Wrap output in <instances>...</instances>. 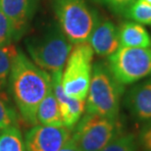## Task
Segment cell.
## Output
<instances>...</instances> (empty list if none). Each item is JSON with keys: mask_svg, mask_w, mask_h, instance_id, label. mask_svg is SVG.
<instances>
[{"mask_svg": "<svg viewBox=\"0 0 151 151\" xmlns=\"http://www.w3.org/2000/svg\"><path fill=\"white\" fill-rule=\"evenodd\" d=\"M51 86L50 75L18 51L9 76V87L21 116L29 125H37L38 106Z\"/></svg>", "mask_w": 151, "mask_h": 151, "instance_id": "cell-1", "label": "cell"}, {"mask_svg": "<svg viewBox=\"0 0 151 151\" xmlns=\"http://www.w3.org/2000/svg\"><path fill=\"white\" fill-rule=\"evenodd\" d=\"M123 91V84L114 78L108 65L95 63L86 96V113L117 120Z\"/></svg>", "mask_w": 151, "mask_h": 151, "instance_id": "cell-2", "label": "cell"}, {"mask_svg": "<svg viewBox=\"0 0 151 151\" xmlns=\"http://www.w3.org/2000/svg\"><path fill=\"white\" fill-rule=\"evenodd\" d=\"M32 62L47 73L63 72L73 46L61 29H51L26 42Z\"/></svg>", "mask_w": 151, "mask_h": 151, "instance_id": "cell-3", "label": "cell"}, {"mask_svg": "<svg viewBox=\"0 0 151 151\" xmlns=\"http://www.w3.org/2000/svg\"><path fill=\"white\" fill-rule=\"evenodd\" d=\"M54 10L60 29L72 43L88 41L98 19L83 0H55Z\"/></svg>", "mask_w": 151, "mask_h": 151, "instance_id": "cell-4", "label": "cell"}, {"mask_svg": "<svg viewBox=\"0 0 151 151\" xmlns=\"http://www.w3.org/2000/svg\"><path fill=\"white\" fill-rule=\"evenodd\" d=\"M73 129L71 139L81 151H101L120 134V124L117 120L86 113Z\"/></svg>", "mask_w": 151, "mask_h": 151, "instance_id": "cell-5", "label": "cell"}, {"mask_svg": "<svg viewBox=\"0 0 151 151\" xmlns=\"http://www.w3.org/2000/svg\"><path fill=\"white\" fill-rule=\"evenodd\" d=\"M93 53L87 41L76 44L72 49L62 73V86L67 95L86 100L91 80Z\"/></svg>", "mask_w": 151, "mask_h": 151, "instance_id": "cell-6", "label": "cell"}, {"mask_svg": "<svg viewBox=\"0 0 151 151\" xmlns=\"http://www.w3.org/2000/svg\"><path fill=\"white\" fill-rule=\"evenodd\" d=\"M108 67L123 86L134 83L151 75V47L120 46L108 57Z\"/></svg>", "mask_w": 151, "mask_h": 151, "instance_id": "cell-7", "label": "cell"}, {"mask_svg": "<svg viewBox=\"0 0 151 151\" xmlns=\"http://www.w3.org/2000/svg\"><path fill=\"white\" fill-rule=\"evenodd\" d=\"M71 135V129L65 126L35 125L26 134V151H59Z\"/></svg>", "mask_w": 151, "mask_h": 151, "instance_id": "cell-8", "label": "cell"}, {"mask_svg": "<svg viewBox=\"0 0 151 151\" xmlns=\"http://www.w3.org/2000/svg\"><path fill=\"white\" fill-rule=\"evenodd\" d=\"M62 73L63 72H58L50 75L51 84L59 104L63 126L72 131L84 112L86 101L71 97L66 94L62 86Z\"/></svg>", "mask_w": 151, "mask_h": 151, "instance_id": "cell-9", "label": "cell"}, {"mask_svg": "<svg viewBox=\"0 0 151 151\" xmlns=\"http://www.w3.org/2000/svg\"><path fill=\"white\" fill-rule=\"evenodd\" d=\"M37 0H0V9L11 22L14 38L26 31L37 7Z\"/></svg>", "mask_w": 151, "mask_h": 151, "instance_id": "cell-10", "label": "cell"}, {"mask_svg": "<svg viewBox=\"0 0 151 151\" xmlns=\"http://www.w3.org/2000/svg\"><path fill=\"white\" fill-rule=\"evenodd\" d=\"M88 41L97 55L109 57L120 47L119 29L110 21L98 23L90 35Z\"/></svg>", "mask_w": 151, "mask_h": 151, "instance_id": "cell-11", "label": "cell"}, {"mask_svg": "<svg viewBox=\"0 0 151 151\" xmlns=\"http://www.w3.org/2000/svg\"><path fill=\"white\" fill-rule=\"evenodd\" d=\"M129 109L139 120H151V81L134 87L127 99Z\"/></svg>", "mask_w": 151, "mask_h": 151, "instance_id": "cell-12", "label": "cell"}, {"mask_svg": "<svg viewBox=\"0 0 151 151\" xmlns=\"http://www.w3.org/2000/svg\"><path fill=\"white\" fill-rule=\"evenodd\" d=\"M120 46L151 47V37L144 27L139 23L127 22L119 29Z\"/></svg>", "mask_w": 151, "mask_h": 151, "instance_id": "cell-13", "label": "cell"}, {"mask_svg": "<svg viewBox=\"0 0 151 151\" xmlns=\"http://www.w3.org/2000/svg\"><path fill=\"white\" fill-rule=\"evenodd\" d=\"M37 119L41 125L63 126L59 104L53 92L52 86L39 104L37 113Z\"/></svg>", "mask_w": 151, "mask_h": 151, "instance_id": "cell-14", "label": "cell"}, {"mask_svg": "<svg viewBox=\"0 0 151 151\" xmlns=\"http://www.w3.org/2000/svg\"><path fill=\"white\" fill-rule=\"evenodd\" d=\"M18 54L17 48L12 44L0 46V96L6 99L5 89L9 81L14 59Z\"/></svg>", "mask_w": 151, "mask_h": 151, "instance_id": "cell-15", "label": "cell"}, {"mask_svg": "<svg viewBox=\"0 0 151 151\" xmlns=\"http://www.w3.org/2000/svg\"><path fill=\"white\" fill-rule=\"evenodd\" d=\"M0 151H26L22 132L17 125L0 131Z\"/></svg>", "mask_w": 151, "mask_h": 151, "instance_id": "cell-16", "label": "cell"}, {"mask_svg": "<svg viewBox=\"0 0 151 151\" xmlns=\"http://www.w3.org/2000/svg\"><path fill=\"white\" fill-rule=\"evenodd\" d=\"M125 14L139 24L151 25V4L145 3L142 0L134 1Z\"/></svg>", "mask_w": 151, "mask_h": 151, "instance_id": "cell-17", "label": "cell"}, {"mask_svg": "<svg viewBox=\"0 0 151 151\" xmlns=\"http://www.w3.org/2000/svg\"><path fill=\"white\" fill-rule=\"evenodd\" d=\"M101 151H138L134 137L132 134H119Z\"/></svg>", "mask_w": 151, "mask_h": 151, "instance_id": "cell-18", "label": "cell"}, {"mask_svg": "<svg viewBox=\"0 0 151 151\" xmlns=\"http://www.w3.org/2000/svg\"><path fill=\"white\" fill-rule=\"evenodd\" d=\"M14 125H17V114L0 96V131Z\"/></svg>", "mask_w": 151, "mask_h": 151, "instance_id": "cell-19", "label": "cell"}, {"mask_svg": "<svg viewBox=\"0 0 151 151\" xmlns=\"http://www.w3.org/2000/svg\"><path fill=\"white\" fill-rule=\"evenodd\" d=\"M14 38V29L11 22L0 9V46L11 43Z\"/></svg>", "mask_w": 151, "mask_h": 151, "instance_id": "cell-20", "label": "cell"}, {"mask_svg": "<svg viewBox=\"0 0 151 151\" xmlns=\"http://www.w3.org/2000/svg\"><path fill=\"white\" fill-rule=\"evenodd\" d=\"M111 8L118 13H126L135 0H104Z\"/></svg>", "mask_w": 151, "mask_h": 151, "instance_id": "cell-21", "label": "cell"}, {"mask_svg": "<svg viewBox=\"0 0 151 151\" xmlns=\"http://www.w3.org/2000/svg\"><path fill=\"white\" fill-rule=\"evenodd\" d=\"M139 142L143 151H151V124L141 131Z\"/></svg>", "mask_w": 151, "mask_h": 151, "instance_id": "cell-22", "label": "cell"}, {"mask_svg": "<svg viewBox=\"0 0 151 151\" xmlns=\"http://www.w3.org/2000/svg\"><path fill=\"white\" fill-rule=\"evenodd\" d=\"M59 151H81L80 148L74 143V141L70 139Z\"/></svg>", "mask_w": 151, "mask_h": 151, "instance_id": "cell-23", "label": "cell"}, {"mask_svg": "<svg viewBox=\"0 0 151 151\" xmlns=\"http://www.w3.org/2000/svg\"><path fill=\"white\" fill-rule=\"evenodd\" d=\"M142 1H144L145 3H148V4H151V0H142Z\"/></svg>", "mask_w": 151, "mask_h": 151, "instance_id": "cell-24", "label": "cell"}]
</instances>
